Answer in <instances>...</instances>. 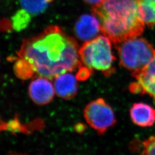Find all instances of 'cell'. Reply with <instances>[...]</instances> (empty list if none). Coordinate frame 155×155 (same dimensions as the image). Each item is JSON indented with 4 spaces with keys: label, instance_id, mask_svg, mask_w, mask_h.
I'll use <instances>...</instances> for the list:
<instances>
[{
    "label": "cell",
    "instance_id": "6da1fadb",
    "mask_svg": "<svg viewBox=\"0 0 155 155\" xmlns=\"http://www.w3.org/2000/svg\"><path fill=\"white\" fill-rule=\"evenodd\" d=\"M17 56L13 70L22 80L38 77L53 79L82 66L76 41L55 25L25 40Z\"/></svg>",
    "mask_w": 155,
    "mask_h": 155
},
{
    "label": "cell",
    "instance_id": "7a4b0ae2",
    "mask_svg": "<svg viewBox=\"0 0 155 155\" xmlns=\"http://www.w3.org/2000/svg\"><path fill=\"white\" fill-rule=\"evenodd\" d=\"M140 0H103L94 6L93 13L101 32L115 45L139 37L145 24L139 12Z\"/></svg>",
    "mask_w": 155,
    "mask_h": 155
},
{
    "label": "cell",
    "instance_id": "3957f363",
    "mask_svg": "<svg viewBox=\"0 0 155 155\" xmlns=\"http://www.w3.org/2000/svg\"><path fill=\"white\" fill-rule=\"evenodd\" d=\"M79 56L82 65L91 71H100L105 76L114 72L111 41L105 36H98L85 42L79 50Z\"/></svg>",
    "mask_w": 155,
    "mask_h": 155
},
{
    "label": "cell",
    "instance_id": "277c9868",
    "mask_svg": "<svg viewBox=\"0 0 155 155\" xmlns=\"http://www.w3.org/2000/svg\"><path fill=\"white\" fill-rule=\"evenodd\" d=\"M117 45L121 65L132 74L142 70L155 56L152 45L139 37L127 39Z\"/></svg>",
    "mask_w": 155,
    "mask_h": 155
},
{
    "label": "cell",
    "instance_id": "5b68a950",
    "mask_svg": "<svg viewBox=\"0 0 155 155\" xmlns=\"http://www.w3.org/2000/svg\"><path fill=\"white\" fill-rule=\"evenodd\" d=\"M83 114L87 123L100 134H104L116 123L114 111L103 98L90 102L86 106Z\"/></svg>",
    "mask_w": 155,
    "mask_h": 155
},
{
    "label": "cell",
    "instance_id": "8992f818",
    "mask_svg": "<svg viewBox=\"0 0 155 155\" xmlns=\"http://www.w3.org/2000/svg\"><path fill=\"white\" fill-rule=\"evenodd\" d=\"M132 75L136 81L130 85V91L134 94L148 95L155 102V56L142 70Z\"/></svg>",
    "mask_w": 155,
    "mask_h": 155
},
{
    "label": "cell",
    "instance_id": "52a82bcc",
    "mask_svg": "<svg viewBox=\"0 0 155 155\" xmlns=\"http://www.w3.org/2000/svg\"><path fill=\"white\" fill-rule=\"evenodd\" d=\"M29 94L33 102L39 105L50 103L55 94L54 84L46 78L35 77L29 86Z\"/></svg>",
    "mask_w": 155,
    "mask_h": 155
},
{
    "label": "cell",
    "instance_id": "ba28073f",
    "mask_svg": "<svg viewBox=\"0 0 155 155\" xmlns=\"http://www.w3.org/2000/svg\"><path fill=\"white\" fill-rule=\"evenodd\" d=\"M75 32L81 40L86 42L90 41L97 38L101 32L100 21L95 15H84L76 22Z\"/></svg>",
    "mask_w": 155,
    "mask_h": 155
},
{
    "label": "cell",
    "instance_id": "9c48e42d",
    "mask_svg": "<svg viewBox=\"0 0 155 155\" xmlns=\"http://www.w3.org/2000/svg\"><path fill=\"white\" fill-rule=\"evenodd\" d=\"M77 78L70 72H64L54 78V88L56 95L63 99L73 98L78 92Z\"/></svg>",
    "mask_w": 155,
    "mask_h": 155
},
{
    "label": "cell",
    "instance_id": "30bf717a",
    "mask_svg": "<svg viewBox=\"0 0 155 155\" xmlns=\"http://www.w3.org/2000/svg\"><path fill=\"white\" fill-rule=\"evenodd\" d=\"M132 121L140 127H150L155 123V109L144 102L133 104L130 109Z\"/></svg>",
    "mask_w": 155,
    "mask_h": 155
},
{
    "label": "cell",
    "instance_id": "8fae6325",
    "mask_svg": "<svg viewBox=\"0 0 155 155\" xmlns=\"http://www.w3.org/2000/svg\"><path fill=\"white\" fill-rule=\"evenodd\" d=\"M53 0H20L22 9L31 16L43 13Z\"/></svg>",
    "mask_w": 155,
    "mask_h": 155
},
{
    "label": "cell",
    "instance_id": "7c38bea8",
    "mask_svg": "<svg viewBox=\"0 0 155 155\" xmlns=\"http://www.w3.org/2000/svg\"><path fill=\"white\" fill-rule=\"evenodd\" d=\"M31 16L23 9L17 12L12 17V25L17 31H20L27 28L31 21Z\"/></svg>",
    "mask_w": 155,
    "mask_h": 155
},
{
    "label": "cell",
    "instance_id": "4fadbf2b",
    "mask_svg": "<svg viewBox=\"0 0 155 155\" xmlns=\"http://www.w3.org/2000/svg\"><path fill=\"white\" fill-rule=\"evenodd\" d=\"M140 155H155V136H150L143 142Z\"/></svg>",
    "mask_w": 155,
    "mask_h": 155
},
{
    "label": "cell",
    "instance_id": "5bb4252c",
    "mask_svg": "<svg viewBox=\"0 0 155 155\" xmlns=\"http://www.w3.org/2000/svg\"><path fill=\"white\" fill-rule=\"evenodd\" d=\"M86 2L93 5H97L100 4L103 0H84Z\"/></svg>",
    "mask_w": 155,
    "mask_h": 155
},
{
    "label": "cell",
    "instance_id": "9a60e30c",
    "mask_svg": "<svg viewBox=\"0 0 155 155\" xmlns=\"http://www.w3.org/2000/svg\"><path fill=\"white\" fill-rule=\"evenodd\" d=\"M8 155H22V154H18V153H11Z\"/></svg>",
    "mask_w": 155,
    "mask_h": 155
}]
</instances>
